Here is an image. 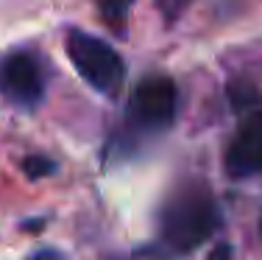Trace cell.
I'll return each mask as SVG.
<instances>
[{"instance_id": "obj_1", "label": "cell", "mask_w": 262, "mask_h": 260, "mask_svg": "<svg viewBox=\"0 0 262 260\" xmlns=\"http://www.w3.org/2000/svg\"><path fill=\"white\" fill-rule=\"evenodd\" d=\"M217 207L204 182L182 185L159 213V232L167 249L192 252L215 232Z\"/></svg>"}, {"instance_id": "obj_2", "label": "cell", "mask_w": 262, "mask_h": 260, "mask_svg": "<svg viewBox=\"0 0 262 260\" xmlns=\"http://www.w3.org/2000/svg\"><path fill=\"white\" fill-rule=\"evenodd\" d=\"M64 48L73 67L90 87H95L103 95H117L120 92L123 82H126V65H123L120 53L109 42L98 39V36L86 34V31L70 28Z\"/></svg>"}, {"instance_id": "obj_3", "label": "cell", "mask_w": 262, "mask_h": 260, "mask_svg": "<svg viewBox=\"0 0 262 260\" xmlns=\"http://www.w3.org/2000/svg\"><path fill=\"white\" fill-rule=\"evenodd\" d=\"M179 92L170 76H145L128 98V117L140 129L162 132L176 121Z\"/></svg>"}, {"instance_id": "obj_4", "label": "cell", "mask_w": 262, "mask_h": 260, "mask_svg": "<svg viewBox=\"0 0 262 260\" xmlns=\"http://www.w3.org/2000/svg\"><path fill=\"white\" fill-rule=\"evenodd\" d=\"M0 95L11 101L14 107L34 109L45 95L39 62L26 51L6 53L0 59Z\"/></svg>"}, {"instance_id": "obj_5", "label": "cell", "mask_w": 262, "mask_h": 260, "mask_svg": "<svg viewBox=\"0 0 262 260\" xmlns=\"http://www.w3.org/2000/svg\"><path fill=\"white\" fill-rule=\"evenodd\" d=\"M226 173L232 179H248L262 173V109L251 112L237 129L226 148Z\"/></svg>"}, {"instance_id": "obj_6", "label": "cell", "mask_w": 262, "mask_h": 260, "mask_svg": "<svg viewBox=\"0 0 262 260\" xmlns=\"http://www.w3.org/2000/svg\"><path fill=\"white\" fill-rule=\"evenodd\" d=\"M95 3H98V11L103 14V20L112 23V26L126 23V17L134 9V0H95Z\"/></svg>"}, {"instance_id": "obj_7", "label": "cell", "mask_w": 262, "mask_h": 260, "mask_svg": "<svg viewBox=\"0 0 262 260\" xmlns=\"http://www.w3.org/2000/svg\"><path fill=\"white\" fill-rule=\"evenodd\" d=\"M23 171H26L28 179H42L56 171V163H51L48 157H39V154H31V157L23 159Z\"/></svg>"}, {"instance_id": "obj_8", "label": "cell", "mask_w": 262, "mask_h": 260, "mask_svg": "<svg viewBox=\"0 0 262 260\" xmlns=\"http://www.w3.org/2000/svg\"><path fill=\"white\" fill-rule=\"evenodd\" d=\"M154 6H157V11L162 14L165 23H176L179 17L192 6V0H154Z\"/></svg>"}, {"instance_id": "obj_9", "label": "cell", "mask_w": 262, "mask_h": 260, "mask_svg": "<svg viewBox=\"0 0 262 260\" xmlns=\"http://www.w3.org/2000/svg\"><path fill=\"white\" fill-rule=\"evenodd\" d=\"M207 260H234V252H232V246H229V244H217L215 249L207 255Z\"/></svg>"}, {"instance_id": "obj_10", "label": "cell", "mask_w": 262, "mask_h": 260, "mask_svg": "<svg viewBox=\"0 0 262 260\" xmlns=\"http://www.w3.org/2000/svg\"><path fill=\"white\" fill-rule=\"evenodd\" d=\"M28 260H64V257H61L56 249H39V252H34Z\"/></svg>"}]
</instances>
